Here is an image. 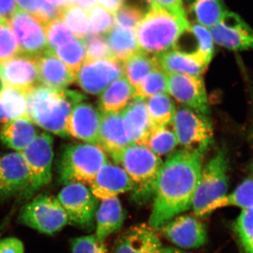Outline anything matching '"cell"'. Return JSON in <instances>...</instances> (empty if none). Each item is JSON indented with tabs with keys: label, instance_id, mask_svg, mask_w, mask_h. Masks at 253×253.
Wrapping results in <instances>:
<instances>
[{
	"label": "cell",
	"instance_id": "cell-1",
	"mask_svg": "<svg viewBox=\"0 0 253 253\" xmlns=\"http://www.w3.org/2000/svg\"><path fill=\"white\" fill-rule=\"evenodd\" d=\"M205 155L181 149L163 163L158 173L149 224L156 231L192 207Z\"/></svg>",
	"mask_w": 253,
	"mask_h": 253
},
{
	"label": "cell",
	"instance_id": "cell-2",
	"mask_svg": "<svg viewBox=\"0 0 253 253\" xmlns=\"http://www.w3.org/2000/svg\"><path fill=\"white\" fill-rule=\"evenodd\" d=\"M27 113L32 122L62 137L68 136L66 123L76 105L85 99L84 95L68 89L39 86L25 93Z\"/></svg>",
	"mask_w": 253,
	"mask_h": 253
},
{
	"label": "cell",
	"instance_id": "cell-3",
	"mask_svg": "<svg viewBox=\"0 0 253 253\" xmlns=\"http://www.w3.org/2000/svg\"><path fill=\"white\" fill-rule=\"evenodd\" d=\"M113 159L132 181L133 203L138 206L149 203L154 198L158 173L163 163L160 156L144 145L131 144Z\"/></svg>",
	"mask_w": 253,
	"mask_h": 253
},
{
	"label": "cell",
	"instance_id": "cell-4",
	"mask_svg": "<svg viewBox=\"0 0 253 253\" xmlns=\"http://www.w3.org/2000/svg\"><path fill=\"white\" fill-rule=\"evenodd\" d=\"M189 26L154 2L135 29L139 49L154 56L166 52L172 49L181 32Z\"/></svg>",
	"mask_w": 253,
	"mask_h": 253
},
{
	"label": "cell",
	"instance_id": "cell-5",
	"mask_svg": "<svg viewBox=\"0 0 253 253\" xmlns=\"http://www.w3.org/2000/svg\"><path fill=\"white\" fill-rule=\"evenodd\" d=\"M107 161L104 150L98 145H69L63 151L60 161V180L65 184L81 183L90 185L100 168Z\"/></svg>",
	"mask_w": 253,
	"mask_h": 253
},
{
	"label": "cell",
	"instance_id": "cell-6",
	"mask_svg": "<svg viewBox=\"0 0 253 253\" xmlns=\"http://www.w3.org/2000/svg\"><path fill=\"white\" fill-rule=\"evenodd\" d=\"M229 167L227 151L224 147L202 168L191 207L195 216L205 217L208 206L227 194Z\"/></svg>",
	"mask_w": 253,
	"mask_h": 253
},
{
	"label": "cell",
	"instance_id": "cell-7",
	"mask_svg": "<svg viewBox=\"0 0 253 253\" xmlns=\"http://www.w3.org/2000/svg\"><path fill=\"white\" fill-rule=\"evenodd\" d=\"M171 125L182 149L205 155L212 144V125L207 116L179 106Z\"/></svg>",
	"mask_w": 253,
	"mask_h": 253
},
{
	"label": "cell",
	"instance_id": "cell-8",
	"mask_svg": "<svg viewBox=\"0 0 253 253\" xmlns=\"http://www.w3.org/2000/svg\"><path fill=\"white\" fill-rule=\"evenodd\" d=\"M18 221L42 233L53 235L68 224L66 211L59 200L50 195H38L23 206L18 214Z\"/></svg>",
	"mask_w": 253,
	"mask_h": 253
},
{
	"label": "cell",
	"instance_id": "cell-9",
	"mask_svg": "<svg viewBox=\"0 0 253 253\" xmlns=\"http://www.w3.org/2000/svg\"><path fill=\"white\" fill-rule=\"evenodd\" d=\"M21 154L31 174V186L23 199L28 200L51 181L54 157L52 136L48 133H41Z\"/></svg>",
	"mask_w": 253,
	"mask_h": 253
},
{
	"label": "cell",
	"instance_id": "cell-10",
	"mask_svg": "<svg viewBox=\"0 0 253 253\" xmlns=\"http://www.w3.org/2000/svg\"><path fill=\"white\" fill-rule=\"evenodd\" d=\"M57 199L67 214L68 223L81 229L94 228L98 200L85 184H66L58 195Z\"/></svg>",
	"mask_w": 253,
	"mask_h": 253
},
{
	"label": "cell",
	"instance_id": "cell-11",
	"mask_svg": "<svg viewBox=\"0 0 253 253\" xmlns=\"http://www.w3.org/2000/svg\"><path fill=\"white\" fill-rule=\"evenodd\" d=\"M8 23L16 37L21 54L37 57L49 51L44 25L34 16L18 9Z\"/></svg>",
	"mask_w": 253,
	"mask_h": 253
},
{
	"label": "cell",
	"instance_id": "cell-12",
	"mask_svg": "<svg viewBox=\"0 0 253 253\" xmlns=\"http://www.w3.org/2000/svg\"><path fill=\"white\" fill-rule=\"evenodd\" d=\"M31 186V174L21 153L0 155V203L13 197L24 199Z\"/></svg>",
	"mask_w": 253,
	"mask_h": 253
},
{
	"label": "cell",
	"instance_id": "cell-13",
	"mask_svg": "<svg viewBox=\"0 0 253 253\" xmlns=\"http://www.w3.org/2000/svg\"><path fill=\"white\" fill-rule=\"evenodd\" d=\"M124 75L123 63L114 58L84 61L76 75V82L88 94L100 95Z\"/></svg>",
	"mask_w": 253,
	"mask_h": 253
},
{
	"label": "cell",
	"instance_id": "cell-14",
	"mask_svg": "<svg viewBox=\"0 0 253 253\" xmlns=\"http://www.w3.org/2000/svg\"><path fill=\"white\" fill-rule=\"evenodd\" d=\"M209 29L218 45L231 51L253 49V29L236 13L226 11L220 21Z\"/></svg>",
	"mask_w": 253,
	"mask_h": 253
},
{
	"label": "cell",
	"instance_id": "cell-15",
	"mask_svg": "<svg viewBox=\"0 0 253 253\" xmlns=\"http://www.w3.org/2000/svg\"><path fill=\"white\" fill-rule=\"evenodd\" d=\"M168 91L183 106L208 116L209 104L202 76L168 74Z\"/></svg>",
	"mask_w": 253,
	"mask_h": 253
},
{
	"label": "cell",
	"instance_id": "cell-16",
	"mask_svg": "<svg viewBox=\"0 0 253 253\" xmlns=\"http://www.w3.org/2000/svg\"><path fill=\"white\" fill-rule=\"evenodd\" d=\"M158 231L181 249H199L208 241L206 226L196 216L179 214L168 221Z\"/></svg>",
	"mask_w": 253,
	"mask_h": 253
},
{
	"label": "cell",
	"instance_id": "cell-17",
	"mask_svg": "<svg viewBox=\"0 0 253 253\" xmlns=\"http://www.w3.org/2000/svg\"><path fill=\"white\" fill-rule=\"evenodd\" d=\"M0 81L24 93L41 86L36 57L18 54L0 64Z\"/></svg>",
	"mask_w": 253,
	"mask_h": 253
},
{
	"label": "cell",
	"instance_id": "cell-18",
	"mask_svg": "<svg viewBox=\"0 0 253 253\" xmlns=\"http://www.w3.org/2000/svg\"><path fill=\"white\" fill-rule=\"evenodd\" d=\"M102 113L92 104L81 101L73 108L66 123L68 136L98 145Z\"/></svg>",
	"mask_w": 253,
	"mask_h": 253
},
{
	"label": "cell",
	"instance_id": "cell-19",
	"mask_svg": "<svg viewBox=\"0 0 253 253\" xmlns=\"http://www.w3.org/2000/svg\"><path fill=\"white\" fill-rule=\"evenodd\" d=\"M214 42L207 28L191 23L176 40L172 49L187 55L207 66L214 56Z\"/></svg>",
	"mask_w": 253,
	"mask_h": 253
},
{
	"label": "cell",
	"instance_id": "cell-20",
	"mask_svg": "<svg viewBox=\"0 0 253 253\" xmlns=\"http://www.w3.org/2000/svg\"><path fill=\"white\" fill-rule=\"evenodd\" d=\"M134 184L121 166L107 161L99 170L90 184V191L99 201L117 197L132 191Z\"/></svg>",
	"mask_w": 253,
	"mask_h": 253
},
{
	"label": "cell",
	"instance_id": "cell-21",
	"mask_svg": "<svg viewBox=\"0 0 253 253\" xmlns=\"http://www.w3.org/2000/svg\"><path fill=\"white\" fill-rule=\"evenodd\" d=\"M161 247L156 231L142 223L131 226L118 237L113 253H158Z\"/></svg>",
	"mask_w": 253,
	"mask_h": 253
},
{
	"label": "cell",
	"instance_id": "cell-22",
	"mask_svg": "<svg viewBox=\"0 0 253 253\" xmlns=\"http://www.w3.org/2000/svg\"><path fill=\"white\" fill-rule=\"evenodd\" d=\"M126 136L130 144L144 145L153 126L146 99L135 97L121 111Z\"/></svg>",
	"mask_w": 253,
	"mask_h": 253
},
{
	"label": "cell",
	"instance_id": "cell-23",
	"mask_svg": "<svg viewBox=\"0 0 253 253\" xmlns=\"http://www.w3.org/2000/svg\"><path fill=\"white\" fill-rule=\"evenodd\" d=\"M36 61L41 86L65 89L76 82V77L69 68L51 51L37 56Z\"/></svg>",
	"mask_w": 253,
	"mask_h": 253
},
{
	"label": "cell",
	"instance_id": "cell-24",
	"mask_svg": "<svg viewBox=\"0 0 253 253\" xmlns=\"http://www.w3.org/2000/svg\"><path fill=\"white\" fill-rule=\"evenodd\" d=\"M130 144L123 124L122 113H102L99 146L113 158Z\"/></svg>",
	"mask_w": 253,
	"mask_h": 253
},
{
	"label": "cell",
	"instance_id": "cell-25",
	"mask_svg": "<svg viewBox=\"0 0 253 253\" xmlns=\"http://www.w3.org/2000/svg\"><path fill=\"white\" fill-rule=\"evenodd\" d=\"M125 219L126 213L117 197L101 201L95 214L96 239L105 243L110 236L122 229Z\"/></svg>",
	"mask_w": 253,
	"mask_h": 253
},
{
	"label": "cell",
	"instance_id": "cell-26",
	"mask_svg": "<svg viewBox=\"0 0 253 253\" xmlns=\"http://www.w3.org/2000/svg\"><path fill=\"white\" fill-rule=\"evenodd\" d=\"M37 136L33 123L28 117L10 120L4 123L0 131L1 142L15 151H21Z\"/></svg>",
	"mask_w": 253,
	"mask_h": 253
},
{
	"label": "cell",
	"instance_id": "cell-27",
	"mask_svg": "<svg viewBox=\"0 0 253 253\" xmlns=\"http://www.w3.org/2000/svg\"><path fill=\"white\" fill-rule=\"evenodd\" d=\"M134 98V86L123 75L100 94L99 109L101 113L122 111Z\"/></svg>",
	"mask_w": 253,
	"mask_h": 253
},
{
	"label": "cell",
	"instance_id": "cell-28",
	"mask_svg": "<svg viewBox=\"0 0 253 253\" xmlns=\"http://www.w3.org/2000/svg\"><path fill=\"white\" fill-rule=\"evenodd\" d=\"M112 57L121 62L139 51L135 31L115 26L104 36Z\"/></svg>",
	"mask_w": 253,
	"mask_h": 253
},
{
	"label": "cell",
	"instance_id": "cell-29",
	"mask_svg": "<svg viewBox=\"0 0 253 253\" xmlns=\"http://www.w3.org/2000/svg\"><path fill=\"white\" fill-rule=\"evenodd\" d=\"M157 58L161 68L168 74L180 73L202 76L207 69V66L174 49L157 55Z\"/></svg>",
	"mask_w": 253,
	"mask_h": 253
},
{
	"label": "cell",
	"instance_id": "cell-30",
	"mask_svg": "<svg viewBox=\"0 0 253 253\" xmlns=\"http://www.w3.org/2000/svg\"><path fill=\"white\" fill-rule=\"evenodd\" d=\"M126 79L135 87L141 80L153 70L161 67L157 56L139 50L123 63Z\"/></svg>",
	"mask_w": 253,
	"mask_h": 253
},
{
	"label": "cell",
	"instance_id": "cell-31",
	"mask_svg": "<svg viewBox=\"0 0 253 253\" xmlns=\"http://www.w3.org/2000/svg\"><path fill=\"white\" fill-rule=\"evenodd\" d=\"M229 206L242 208V210L253 206V177L245 179L231 194H226L208 206L205 212V217L216 210Z\"/></svg>",
	"mask_w": 253,
	"mask_h": 253
},
{
	"label": "cell",
	"instance_id": "cell-32",
	"mask_svg": "<svg viewBox=\"0 0 253 253\" xmlns=\"http://www.w3.org/2000/svg\"><path fill=\"white\" fill-rule=\"evenodd\" d=\"M150 120L154 126L171 124L175 114V103L169 94H161L146 99Z\"/></svg>",
	"mask_w": 253,
	"mask_h": 253
},
{
	"label": "cell",
	"instance_id": "cell-33",
	"mask_svg": "<svg viewBox=\"0 0 253 253\" xmlns=\"http://www.w3.org/2000/svg\"><path fill=\"white\" fill-rule=\"evenodd\" d=\"M51 52L66 64L76 77V73L85 61V43L84 39L74 37Z\"/></svg>",
	"mask_w": 253,
	"mask_h": 253
},
{
	"label": "cell",
	"instance_id": "cell-34",
	"mask_svg": "<svg viewBox=\"0 0 253 253\" xmlns=\"http://www.w3.org/2000/svg\"><path fill=\"white\" fill-rule=\"evenodd\" d=\"M0 104L9 121L28 117L27 99L23 91L3 84L0 87Z\"/></svg>",
	"mask_w": 253,
	"mask_h": 253
},
{
	"label": "cell",
	"instance_id": "cell-35",
	"mask_svg": "<svg viewBox=\"0 0 253 253\" xmlns=\"http://www.w3.org/2000/svg\"><path fill=\"white\" fill-rule=\"evenodd\" d=\"M169 125L153 126L146 139L145 146L158 156L172 152L179 144L172 125L169 127Z\"/></svg>",
	"mask_w": 253,
	"mask_h": 253
},
{
	"label": "cell",
	"instance_id": "cell-36",
	"mask_svg": "<svg viewBox=\"0 0 253 253\" xmlns=\"http://www.w3.org/2000/svg\"><path fill=\"white\" fill-rule=\"evenodd\" d=\"M198 23L205 28H212L226 13L223 0H195L190 6Z\"/></svg>",
	"mask_w": 253,
	"mask_h": 253
},
{
	"label": "cell",
	"instance_id": "cell-37",
	"mask_svg": "<svg viewBox=\"0 0 253 253\" xmlns=\"http://www.w3.org/2000/svg\"><path fill=\"white\" fill-rule=\"evenodd\" d=\"M135 97L146 99L161 94H168V73L161 67L156 68L134 87Z\"/></svg>",
	"mask_w": 253,
	"mask_h": 253
},
{
	"label": "cell",
	"instance_id": "cell-38",
	"mask_svg": "<svg viewBox=\"0 0 253 253\" xmlns=\"http://www.w3.org/2000/svg\"><path fill=\"white\" fill-rule=\"evenodd\" d=\"M59 18L76 38L84 39L89 34L87 11L74 5H68L59 9Z\"/></svg>",
	"mask_w": 253,
	"mask_h": 253
},
{
	"label": "cell",
	"instance_id": "cell-39",
	"mask_svg": "<svg viewBox=\"0 0 253 253\" xmlns=\"http://www.w3.org/2000/svg\"><path fill=\"white\" fill-rule=\"evenodd\" d=\"M18 9L34 16L45 26L46 23L59 18V9L47 0H16Z\"/></svg>",
	"mask_w": 253,
	"mask_h": 253
},
{
	"label": "cell",
	"instance_id": "cell-40",
	"mask_svg": "<svg viewBox=\"0 0 253 253\" xmlns=\"http://www.w3.org/2000/svg\"><path fill=\"white\" fill-rule=\"evenodd\" d=\"M239 242L246 253H253V206L243 209L234 224Z\"/></svg>",
	"mask_w": 253,
	"mask_h": 253
},
{
	"label": "cell",
	"instance_id": "cell-41",
	"mask_svg": "<svg viewBox=\"0 0 253 253\" xmlns=\"http://www.w3.org/2000/svg\"><path fill=\"white\" fill-rule=\"evenodd\" d=\"M18 54L21 53L16 37L8 20L2 19L0 22V64Z\"/></svg>",
	"mask_w": 253,
	"mask_h": 253
},
{
	"label": "cell",
	"instance_id": "cell-42",
	"mask_svg": "<svg viewBox=\"0 0 253 253\" xmlns=\"http://www.w3.org/2000/svg\"><path fill=\"white\" fill-rule=\"evenodd\" d=\"M89 34L105 36L113 28V14L100 6L87 11Z\"/></svg>",
	"mask_w": 253,
	"mask_h": 253
},
{
	"label": "cell",
	"instance_id": "cell-43",
	"mask_svg": "<svg viewBox=\"0 0 253 253\" xmlns=\"http://www.w3.org/2000/svg\"><path fill=\"white\" fill-rule=\"evenodd\" d=\"M46 41L50 51L73 39L74 36L59 18H55L44 26Z\"/></svg>",
	"mask_w": 253,
	"mask_h": 253
},
{
	"label": "cell",
	"instance_id": "cell-44",
	"mask_svg": "<svg viewBox=\"0 0 253 253\" xmlns=\"http://www.w3.org/2000/svg\"><path fill=\"white\" fill-rule=\"evenodd\" d=\"M144 12L139 6L123 4L113 14L115 26L135 31L136 26L144 16Z\"/></svg>",
	"mask_w": 253,
	"mask_h": 253
},
{
	"label": "cell",
	"instance_id": "cell-45",
	"mask_svg": "<svg viewBox=\"0 0 253 253\" xmlns=\"http://www.w3.org/2000/svg\"><path fill=\"white\" fill-rule=\"evenodd\" d=\"M86 61L113 58L104 36L88 34L84 39Z\"/></svg>",
	"mask_w": 253,
	"mask_h": 253
},
{
	"label": "cell",
	"instance_id": "cell-46",
	"mask_svg": "<svg viewBox=\"0 0 253 253\" xmlns=\"http://www.w3.org/2000/svg\"><path fill=\"white\" fill-rule=\"evenodd\" d=\"M71 253H108L105 243L94 234L75 238L71 242Z\"/></svg>",
	"mask_w": 253,
	"mask_h": 253
},
{
	"label": "cell",
	"instance_id": "cell-47",
	"mask_svg": "<svg viewBox=\"0 0 253 253\" xmlns=\"http://www.w3.org/2000/svg\"><path fill=\"white\" fill-rule=\"evenodd\" d=\"M155 2L184 22L190 23L188 21L187 14L186 9H184L183 0H155Z\"/></svg>",
	"mask_w": 253,
	"mask_h": 253
},
{
	"label": "cell",
	"instance_id": "cell-48",
	"mask_svg": "<svg viewBox=\"0 0 253 253\" xmlns=\"http://www.w3.org/2000/svg\"><path fill=\"white\" fill-rule=\"evenodd\" d=\"M24 251L21 240L14 237L0 240V253H24Z\"/></svg>",
	"mask_w": 253,
	"mask_h": 253
},
{
	"label": "cell",
	"instance_id": "cell-49",
	"mask_svg": "<svg viewBox=\"0 0 253 253\" xmlns=\"http://www.w3.org/2000/svg\"><path fill=\"white\" fill-rule=\"evenodd\" d=\"M18 9L16 0H0V18L9 19Z\"/></svg>",
	"mask_w": 253,
	"mask_h": 253
},
{
	"label": "cell",
	"instance_id": "cell-50",
	"mask_svg": "<svg viewBox=\"0 0 253 253\" xmlns=\"http://www.w3.org/2000/svg\"><path fill=\"white\" fill-rule=\"evenodd\" d=\"M126 0H97L100 6L114 14L124 4Z\"/></svg>",
	"mask_w": 253,
	"mask_h": 253
},
{
	"label": "cell",
	"instance_id": "cell-51",
	"mask_svg": "<svg viewBox=\"0 0 253 253\" xmlns=\"http://www.w3.org/2000/svg\"><path fill=\"white\" fill-rule=\"evenodd\" d=\"M97 0H72L71 4L88 11L97 4Z\"/></svg>",
	"mask_w": 253,
	"mask_h": 253
},
{
	"label": "cell",
	"instance_id": "cell-52",
	"mask_svg": "<svg viewBox=\"0 0 253 253\" xmlns=\"http://www.w3.org/2000/svg\"><path fill=\"white\" fill-rule=\"evenodd\" d=\"M47 1L59 9L68 6V5H71L72 2V0H47Z\"/></svg>",
	"mask_w": 253,
	"mask_h": 253
},
{
	"label": "cell",
	"instance_id": "cell-53",
	"mask_svg": "<svg viewBox=\"0 0 253 253\" xmlns=\"http://www.w3.org/2000/svg\"><path fill=\"white\" fill-rule=\"evenodd\" d=\"M158 253H189L179 249L172 247H161Z\"/></svg>",
	"mask_w": 253,
	"mask_h": 253
},
{
	"label": "cell",
	"instance_id": "cell-54",
	"mask_svg": "<svg viewBox=\"0 0 253 253\" xmlns=\"http://www.w3.org/2000/svg\"><path fill=\"white\" fill-rule=\"evenodd\" d=\"M7 121H9V120H8L7 117H6L4 110H3L1 104H0V125H4V123H6Z\"/></svg>",
	"mask_w": 253,
	"mask_h": 253
},
{
	"label": "cell",
	"instance_id": "cell-55",
	"mask_svg": "<svg viewBox=\"0 0 253 253\" xmlns=\"http://www.w3.org/2000/svg\"><path fill=\"white\" fill-rule=\"evenodd\" d=\"M148 2L150 3V4H153V3L155 2V0H146Z\"/></svg>",
	"mask_w": 253,
	"mask_h": 253
},
{
	"label": "cell",
	"instance_id": "cell-56",
	"mask_svg": "<svg viewBox=\"0 0 253 253\" xmlns=\"http://www.w3.org/2000/svg\"><path fill=\"white\" fill-rule=\"evenodd\" d=\"M1 20L2 19H1V18H0V22H1Z\"/></svg>",
	"mask_w": 253,
	"mask_h": 253
}]
</instances>
